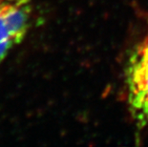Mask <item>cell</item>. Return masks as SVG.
Here are the masks:
<instances>
[{"label":"cell","instance_id":"cell-1","mask_svg":"<svg viewBox=\"0 0 148 147\" xmlns=\"http://www.w3.org/2000/svg\"><path fill=\"white\" fill-rule=\"evenodd\" d=\"M124 73L129 112L136 126L148 131V28L132 48Z\"/></svg>","mask_w":148,"mask_h":147},{"label":"cell","instance_id":"cell-2","mask_svg":"<svg viewBox=\"0 0 148 147\" xmlns=\"http://www.w3.org/2000/svg\"><path fill=\"white\" fill-rule=\"evenodd\" d=\"M32 12L33 0H0V62L25 38Z\"/></svg>","mask_w":148,"mask_h":147}]
</instances>
